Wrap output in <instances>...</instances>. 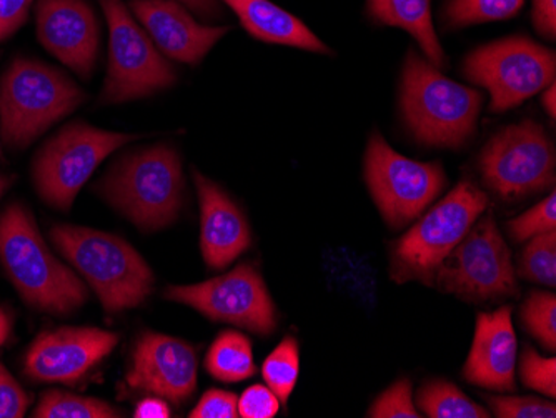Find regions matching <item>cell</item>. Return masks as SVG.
<instances>
[{
	"label": "cell",
	"mask_w": 556,
	"mask_h": 418,
	"mask_svg": "<svg viewBox=\"0 0 556 418\" xmlns=\"http://www.w3.org/2000/svg\"><path fill=\"white\" fill-rule=\"evenodd\" d=\"M39 42L62 64L89 79L99 54V21L86 0H39L36 5Z\"/></svg>",
	"instance_id": "cell-16"
},
{
	"label": "cell",
	"mask_w": 556,
	"mask_h": 418,
	"mask_svg": "<svg viewBox=\"0 0 556 418\" xmlns=\"http://www.w3.org/2000/svg\"><path fill=\"white\" fill-rule=\"evenodd\" d=\"M365 180L383 218L399 229L420 217L446 179L442 165L403 157L374 132L365 154Z\"/></svg>",
	"instance_id": "cell-12"
},
{
	"label": "cell",
	"mask_w": 556,
	"mask_h": 418,
	"mask_svg": "<svg viewBox=\"0 0 556 418\" xmlns=\"http://www.w3.org/2000/svg\"><path fill=\"white\" fill-rule=\"evenodd\" d=\"M521 322L543 347L556 349V297L552 292H532L521 308Z\"/></svg>",
	"instance_id": "cell-28"
},
{
	"label": "cell",
	"mask_w": 556,
	"mask_h": 418,
	"mask_svg": "<svg viewBox=\"0 0 556 418\" xmlns=\"http://www.w3.org/2000/svg\"><path fill=\"white\" fill-rule=\"evenodd\" d=\"M520 376L528 389L536 390L549 398L556 397L555 358L542 357L532 347H527L521 355Z\"/></svg>",
	"instance_id": "cell-31"
},
{
	"label": "cell",
	"mask_w": 556,
	"mask_h": 418,
	"mask_svg": "<svg viewBox=\"0 0 556 418\" xmlns=\"http://www.w3.org/2000/svg\"><path fill=\"white\" fill-rule=\"evenodd\" d=\"M478 167L489 189L515 201L555 186V145L540 124L525 121L496 132L483 147Z\"/></svg>",
	"instance_id": "cell-11"
},
{
	"label": "cell",
	"mask_w": 556,
	"mask_h": 418,
	"mask_svg": "<svg viewBox=\"0 0 556 418\" xmlns=\"http://www.w3.org/2000/svg\"><path fill=\"white\" fill-rule=\"evenodd\" d=\"M4 161V155H2V149H0V162Z\"/></svg>",
	"instance_id": "cell-43"
},
{
	"label": "cell",
	"mask_w": 556,
	"mask_h": 418,
	"mask_svg": "<svg viewBox=\"0 0 556 418\" xmlns=\"http://www.w3.org/2000/svg\"><path fill=\"white\" fill-rule=\"evenodd\" d=\"M300 372L299 342L286 337L275 351L265 358L262 376L268 389L277 395L280 404L286 405L295 389Z\"/></svg>",
	"instance_id": "cell-26"
},
{
	"label": "cell",
	"mask_w": 556,
	"mask_h": 418,
	"mask_svg": "<svg viewBox=\"0 0 556 418\" xmlns=\"http://www.w3.org/2000/svg\"><path fill=\"white\" fill-rule=\"evenodd\" d=\"M402 114L418 142L458 149L473 136L483 96L446 79L417 52H408L402 72Z\"/></svg>",
	"instance_id": "cell-2"
},
{
	"label": "cell",
	"mask_w": 556,
	"mask_h": 418,
	"mask_svg": "<svg viewBox=\"0 0 556 418\" xmlns=\"http://www.w3.org/2000/svg\"><path fill=\"white\" fill-rule=\"evenodd\" d=\"M532 21L540 36L555 40L556 0H533Z\"/></svg>",
	"instance_id": "cell-37"
},
{
	"label": "cell",
	"mask_w": 556,
	"mask_h": 418,
	"mask_svg": "<svg viewBox=\"0 0 556 418\" xmlns=\"http://www.w3.org/2000/svg\"><path fill=\"white\" fill-rule=\"evenodd\" d=\"M136 418H168L170 417V408H168L167 402L161 397H149L143 398L139 405H137L136 411H134Z\"/></svg>",
	"instance_id": "cell-39"
},
{
	"label": "cell",
	"mask_w": 556,
	"mask_h": 418,
	"mask_svg": "<svg viewBox=\"0 0 556 418\" xmlns=\"http://www.w3.org/2000/svg\"><path fill=\"white\" fill-rule=\"evenodd\" d=\"M50 239L92 286L109 314L137 307L152 292L154 274L121 237L61 224L52 227Z\"/></svg>",
	"instance_id": "cell-4"
},
{
	"label": "cell",
	"mask_w": 556,
	"mask_h": 418,
	"mask_svg": "<svg viewBox=\"0 0 556 418\" xmlns=\"http://www.w3.org/2000/svg\"><path fill=\"white\" fill-rule=\"evenodd\" d=\"M12 330V318L9 312L4 307H0V345H4L8 342L9 335Z\"/></svg>",
	"instance_id": "cell-41"
},
{
	"label": "cell",
	"mask_w": 556,
	"mask_h": 418,
	"mask_svg": "<svg viewBox=\"0 0 556 418\" xmlns=\"http://www.w3.org/2000/svg\"><path fill=\"white\" fill-rule=\"evenodd\" d=\"M229 5L243 29L257 40L278 46L295 47L317 54H332L299 17L278 8L270 0H224Z\"/></svg>",
	"instance_id": "cell-20"
},
{
	"label": "cell",
	"mask_w": 556,
	"mask_h": 418,
	"mask_svg": "<svg viewBox=\"0 0 556 418\" xmlns=\"http://www.w3.org/2000/svg\"><path fill=\"white\" fill-rule=\"evenodd\" d=\"M205 367L214 379L225 383L242 382L257 372L249 337L225 330L215 339L205 357Z\"/></svg>",
	"instance_id": "cell-22"
},
{
	"label": "cell",
	"mask_w": 556,
	"mask_h": 418,
	"mask_svg": "<svg viewBox=\"0 0 556 418\" xmlns=\"http://www.w3.org/2000/svg\"><path fill=\"white\" fill-rule=\"evenodd\" d=\"M464 76L485 87L490 111L507 112L555 83L556 58L548 47L523 36L478 47L464 61Z\"/></svg>",
	"instance_id": "cell-7"
},
{
	"label": "cell",
	"mask_w": 556,
	"mask_h": 418,
	"mask_svg": "<svg viewBox=\"0 0 556 418\" xmlns=\"http://www.w3.org/2000/svg\"><path fill=\"white\" fill-rule=\"evenodd\" d=\"M543 107L548 112L549 117L555 118L556 115V87L555 83L549 84L546 87L545 92H543L542 97Z\"/></svg>",
	"instance_id": "cell-40"
},
{
	"label": "cell",
	"mask_w": 556,
	"mask_h": 418,
	"mask_svg": "<svg viewBox=\"0 0 556 418\" xmlns=\"http://www.w3.org/2000/svg\"><path fill=\"white\" fill-rule=\"evenodd\" d=\"M97 192L140 229H164L182 208V162L174 147H147L122 157Z\"/></svg>",
	"instance_id": "cell-3"
},
{
	"label": "cell",
	"mask_w": 556,
	"mask_h": 418,
	"mask_svg": "<svg viewBox=\"0 0 556 418\" xmlns=\"http://www.w3.org/2000/svg\"><path fill=\"white\" fill-rule=\"evenodd\" d=\"M129 5L155 47L184 64H199L230 30L202 26L177 0H130Z\"/></svg>",
	"instance_id": "cell-17"
},
{
	"label": "cell",
	"mask_w": 556,
	"mask_h": 418,
	"mask_svg": "<svg viewBox=\"0 0 556 418\" xmlns=\"http://www.w3.org/2000/svg\"><path fill=\"white\" fill-rule=\"evenodd\" d=\"M518 343L511 307L477 315L473 345L464 367L468 383L495 392H514Z\"/></svg>",
	"instance_id": "cell-18"
},
{
	"label": "cell",
	"mask_w": 556,
	"mask_h": 418,
	"mask_svg": "<svg viewBox=\"0 0 556 418\" xmlns=\"http://www.w3.org/2000/svg\"><path fill=\"white\" fill-rule=\"evenodd\" d=\"M493 415L500 418H555L556 405L539 397H489Z\"/></svg>",
	"instance_id": "cell-32"
},
{
	"label": "cell",
	"mask_w": 556,
	"mask_h": 418,
	"mask_svg": "<svg viewBox=\"0 0 556 418\" xmlns=\"http://www.w3.org/2000/svg\"><path fill=\"white\" fill-rule=\"evenodd\" d=\"M34 0H0V42L14 36L29 17Z\"/></svg>",
	"instance_id": "cell-36"
},
{
	"label": "cell",
	"mask_w": 556,
	"mask_h": 418,
	"mask_svg": "<svg viewBox=\"0 0 556 418\" xmlns=\"http://www.w3.org/2000/svg\"><path fill=\"white\" fill-rule=\"evenodd\" d=\"M127 382L174 405L184 404L197 389L195 351L184 340L143 333L134 351Z\"/></svg>",
	"instance_id": "cell-15"
},
{
	"label": "cell",
	"mask_w": 556,
	"mask_h": 418,
	"mask_svg": "<svg viewBox=\"0 0 556 418\" xmlns=\"http://www.w3.org/2000/svg\"><path fill=\"white\" fill-rule=\"evenodd\" d=\"M0 264L25 304L65 315L87 301V287L47 248L29 208L12 204L0 214Z\"/></svg>",
	"instance_id": "cell-1"
},
{
	"label": "cell",
	"mask_w": 556,
	"mask_h": 418,
	"mask_svg": "<svg viewBox=\"0 0 556 418\" xmlns=\"http://www.w3.org/2000/svg\"><path fill=\"white\" fill-rule=\"evenodd\" d=\"M193 182L202 212L200 249L205 264L220 270L250 248L252 233L240 208L217 183L197 170L193 172Z\"/></svg>",
	"instance_id": "cell-19"
},
{
	"label": "cell",
	"mask_w": 556,
	"mask_h": 418,
	"mask_svg": "<svg viewBox=\"0 0 556 418\" xmlns=\"http://www.w3.org/2000/svg\"><path fill=\"white\" fill-rule=\"evenodd\" d=\"M12 182H14V179H12L11 176H8V174H0V197L4 195L5 190L12 186Z\"/></svg>",
	"instance_id": "cell-42"
},
{
	"label": "cell",
	"mask_w": 556,
	"mask_h": 418,
	"mask_svg": "<svg viewBox=\"0 0 556 418\" xmlns=\"http://www.w3.org/2000/svg\"><path fill=\"white\" fill-rule=\"evenodd\" d=\"M556 229V193L552 190L545 201L508 223V232L515 242H525Z\"/></svg>",
	"instance_id": "cell-29"
},
{
	"label": "cell",
	"mask_w": 556,
	"mask_h": 418,
	"mask_svg": "<svg viewBox=\"0 0 556 418\" xmlns=\"http://www.w3.org/2000/svg\"><path fill=\"white\" fill-rule=\"evenodd\" d=\"M29 404V395L22 389L21 383L0 364V418L24 417Z\"/></svg>",
	"instance_id": "cell-34"
},
{
	"label": "cell",
	"mask_w": 556,
	"mask_h": 418,
	"mask_svg": "<svg viewBox=\"0 0 556 418\" xmlns=\"http://www.w3.org/2000/svg\"><path fill=\"white\" fill-rule=\"evenodd\" d=\"M109 24V71L100 104H124L161 92L177 80L174 67L122 0H99Z\"/></svg>",
	"instance_id": "cell-9"
},
{
	"label": "cell",
	"mask_w": 556,
	"mask_h": 418,
	"mask_svg": "<svg viewBox=\"0 0 556 418\" xmlns=\"http://www.w3.org/2000/svg\"><path fill=\"white\" fill-rule=\"evenodd\" d=\"M74 122L43 143L34 159V183L47 204L68 211L96 168L112 152L139 139Z\"/></svg>",
	"instance_id": "cell-8"
},
{
	"label": "cell",
	"mask_w": 556,
	"mask_h": 418,
	"mask_svg": "<svg viewBox=\"0 0 556 418\" xmlns=\"http://www.w3.org/2000/svg\"><path fill=\"white\" fill-rule=\"evenodd\" d=\"M177 2L186 5L193 14L199 15L204 21H217L224 15V9H222L218 0H177Z\"/></svg>",
	"instance_id": "cell-38"
},
{
	"label": "cell",
	"mask_w": 556,
	"mask_h": 418,
	"mask_svg": "<svg viewBox=\"0 0 556 418\" xmlns=\"http://www.w3.org/2000/svg\"><path fill=\"white\" fill-rule=\"evenodd\" d=\"M433 286L468 302L517 297V279L507 242L493 214L483 215L437 268Z\"/></svg>",
	"instance_id": "cell-10"
},
{
	"label": "cell",
	"mask_w": 556,
	"mask_h": 418,
	"mask_svg": "<svg viewBox=\"0 0 556 418\" xmlns=\"http://www.w3.org/2000/svg\"><path fill=\"white\" fill-rule=\"evenodd\" d=\"M117 333L92 327H61L42 332L24 357V370L36 382L75 383L112 354Z\"/></svg>",
	"instance_id": "cell-14"
},
{
	"label": "cell",
	"mask_w": 556,
	"mask_h": 418,
	"mask_svg": "<svg viewBox=\"0 0 556 418\" xmlns=\"http://www.w3.org/2000/svg\"><path fill=\"white\" fill-rule=\"evenodd\" d=\"M523 8L525 0H446L442 18L446 29H464L514 18Z\"/></svg>",
	"instance_id": "cell-24"
},
{
	"label": "cell",
	"mask_w": 556,
	"mask_h": 418,
	"mask_svg": "<svg viewBox=\"0 0 556 418\" xmlns=\"http://www.w3.org/2000/svg\"><path fill=\"white\" fill-rule=\"evenodd\" d=\"M165 297L189 305L215 322L232 324L258 335H270L277 326L270 293L261 274L249 264L207 282L170 286Z\"/></svg>",
	"instance_id": "cell-13"
},
{
	"label": "cell",
	"mask_w": 556,
	"mask_h": 418,
	"mask_svg": "<svg viewBox=\"0 0 556 418\" xmlns=\"http://www.w3.org/2000/svg\"><path fill=\"white\" fill-rule=\"evenodd\" d=\"M36 418H115L118 410L93 397H80L74 393L49 390L43 393L39 405L34 410Z\"/></svg>",
	"instance_id": "cell-25"
},
{
	"label": "cell",
	"mask_w": 556,
	"mask_h": 418,
	"mask_svg": "<svg viewBox=\"0 0 556 418\" xmlns=\"http://www.w3.org/2000/svg\"><path fill=\"white\" fill-rule=\"evenodd\" d=\"M84 99V90L64 72L34 59H14L0 80V129L5 145L29 147Z\"/></svg>",
	"instance_id": "cell-5"
},
{
	"label": "cell",
	"mask_w": 556,
	"mask_h": 418,
	"mask_svg": "<svg viewBox=\"0 0 556 418\" xmlns=\"http://www.w3.org/2000/svg\"><path fill=\"white\" fill-rule=\"evenodd\" d=\"M518 273L540 286H556V230L530 239L521 254Z\"/></svg>",
	"instance_id": "cell-27"
},
{
	"label": "cell",
	"mask_w": 556,
	"mask_h": 418,
	"mask_svg": "<svg viewBox=\"0 0 556 418\" xmlns=\"http://www.w3.org/2000/svg\"><path fill=\"white\" fill-rule=\"evenodd\" d=\"M367 11L382 26L407 30L430 64L437 68L445 65V52L433 27L430 0H367Z\"/></svg>",
	"instance_id": "cell-21"
},
{
	"label": "cell",
	"mask_w": 556,
	"mask_h": 418,
	"mask_svg": "<svg viewBox=\"0 0 556 418\" xmlns=\"http://www.w3.org/2000/svg\"><path fill=\"white\" fill-rule=\"evenodd\" d=\"M192 418L239 417V398L232 392L212 389L204 393L197 407L190 411Z\"/></svg>",
	"instance_id": "cell-35"
},
{
	"label": "cell",
	"mask_w": 556,
	"mask_h": 418,
	"mask_svg": "<svg viewBox=\"0 0 556 418\" xmlns=\"http://www.w3.org/2000/svg\"><path fill=\"white\" fill-rule=\"evenodd\" d=\"M368 417L374 418H418L420 411L415 407L410 380L402 379L374 402Z\"/></svg>",
	"instance_id": "cell-30"
},
{
	"label": "cell",
	"mask_w": 556,
	"mask_h": 418,
	"mask_svg": "<svg viewBox=\"0 0 556 418\" xmlns=\"http://www.w3.org/2000/svg\"><path fill=\"white\" fill-rule=\"evenodd\" d=\"M417 405L430 418H489L490 411L475 404L457 385L430 380L418 390Z\"/></svg>",
	"instance_id": "cell-23"
},
{
	"label": "cell",
	"mask_w": 556,
	"mask_h": 418,
	"mask_svg": "<svg viewBox=\"0 0 556 418\" xmlns=\"http://www.w3.org/2000/svg\"><path fill=\"white\" fill-rule=\"evenodd\" d=\"M486 207V193L470 180H462L402 239L396 240L390 264L393 280L399 283L418 280L425 286H433L437 268Z\"/></svg>",
	"instance_id": "cell-6"
},
{
	"label": "cell",
	"mask_w": 556,
	"mask_h": 418,
	"mask_svg": "<svg viewBox=\"0 0 556 418\" xmlns=\"http://www.w3.org/2000/svg\"><path fill=\"white\" fill-rule=\"evenodd\" d=\"M280 410V401L267 385H252L239 398V417L274 418Z\"/></svg>",
	"instance_id": "cell-33"
}]
</instances>
